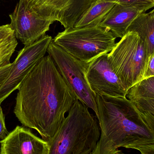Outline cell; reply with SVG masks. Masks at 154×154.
<instances>
[{
    "instance_id": "cell-9",
    "label": "cell",
    "mask_w": 154,
    "mask_h": 154,
    "mask_svg": "<svg viewBox=\"0 0 154 154\" xmlns=\"http://www.w3.org/2000/svg\"><path fill=\"white\" fill-rule=\"evenodd\" d=\"M86 77L90 87L96 94L127 98L128 91L113 71L108 54L89 63Z\"/></svg>"
},
{
    "instance_id": "cell-4",
    "label": "cell",
    "mask_w": 154,
    "mask_h": 154,
    "mask_svg": "<svg viewBox=\"0 0 154 154\" xmlns=\"http://www.w3.org/2000/svg\"><path fill=\"white\" fill-rule=\"evenodd\" d=\"M97 0H19L9 15L11 25L36 17L59 22L65 29L74 28Z\"/></svg>"
},
{
    "instance_id": "cell-22",
    "label": "cell",
    "mask_w": 154,
    "mask_h": 154,
    "mask_svg": "<svg viewBox=\"0 0 154 154\" xmlns=\"http://www.w3.org/2000/svg\"><path fill=\"white\" fill-rule=\"evenodd\" d=\"M147 1L151 3L154 5V0H147Z\"/></svg>"
},
{
    "instance_id": "cell-6",
    "label": "cell",
    "mask_w": 154,
    "mask_h": 154,
    "mask_svg": "<svg viewBox=\"0 0 154 154\" xmlns=\"http://www.w3.org/2000/svg\"><path fill=\"white\" fill-rule=\"evenodd\" d=\"M116 38L111 32L93 26L65 29L52 40L77 59L89 64L109 53L116 45Z\"/></svg>"
},
{
    "instance_id": "cell-7",
    "label": "cell",
    "mask_w": 154,
    "mask_h": 154,
    "mask_svg": "<svg viewBox=\"0 0 154 154\" xmlns=\"http://www.w3.org/2000/svg\"><path fill=\"white\" fill-rule=\"evenodd\" d=\"M47 52L77 99L92 109L97 117L96 94L90 87L86 77L88 64L82 62L65 51L53 40Z\"/></svg>"
},
{
    "instance_id": "cell-21",
    "label": "cell",
    "mask_w": 154,
    "mask_h": 154,
    "mask_svg": "<svg viewBox=\"0 0 154 154\" xmlns=\"http://www.w3.org/2000/svg\"><path fill=\"white\" fill-rule=\"evenodd\" d=\"M133 149L137 150L141 154H154V144L137 146Z\"/></svg>"
},
{
    "instance_id": "cell-14",
    "label": "cell",
    "mask_w": 154,
    "mask_h": 154,
    "mask_svg": "<svg viewBox=\"0 0 154 154\" xmlns=\"http://www.w3.org/2000/svg\"><path fill=\"white\" fill-rule=\"evenodd\" d=\"M112 2L97 1L83 15L74 28L99 26L106 15L116 5Z\"/></svg>"
},
{
    "instance_id": "cell-13",
    "label": "cell",
    "mask_w": 154,
    "mask_h": 154,
    "mask_svg": "<svg viewBox=\"0 0 154 154\" xmlns=\"http://www.w3.org/2000/svg\"><path fill=\"white\" fill-rule=\"evenodd\" d=\"M136 32L146 43L149 56L154 51V9L138 15L128 26L126 32Z\"/></svg>"
},
{
    "instance_id": "cell-17",
    "label": "cell",
    "mask_w": 154,
    "mask_h": 154,
    "mask_svg": "<svg viewBox=\"0 0 154 154\" xmlns=\"http://www.w3.org/2000/svg\"><path fill=\"white\" fill-rule=\"evenodd\" d=\"M97 1L112 2L116 4L122 5H135L141 8H144L146 11L154 7V5L147 0H97Z\"/></svg>"
},
{
    "instance_id": "cell-19",
    "label": "cell",
    "mask_w": 154,
    "mask_h": 154,
    "mask_svg": "<svg viewBox=\"0 0 154 154\" xmlns=\"http://www.w3.org/2000/svg\"><path fill=\"white\" fill-rule=\"evenodd\" d=\"M9 133L5 125V115L0 106V139H4Z\"/></svg>"
},
{
    "instance_id": "cell-8",
    "label": "cell",
    "mask_w": 154,
    "mask_h": 154,
    "mask_svg": "<svg viewBox=\"0 0 154 154\" xmlns=\"http://www.w3.org/2000/svg\"><path fill=\"white\" fill-rule=\"evenodd\" d=\"M52 40L51 36L45 35L19 51L8 76L0 87V106L13 91L18 90L25 77L45 57Z\"/></svg>"
},
{
    "instance_id": "cell-15",
    "label": "cell",
    "mask_w": 154,
    "mask_h": 154,
    "mask_svg": "<svg viewBox=\"0 0 154 154\" xmlns=\"http://www.w3.org/2000/svg\"><path fill=\"white\" fill-rule=\"evenodd\" d=\"M127 98L131 102L141 100H154V76L144 79L128 91Z\"/></svg>"
},
{
    "instance_id": "cell-1",
    "label": "cell",
    "mask_w": 154,
    "mask_h": 154,
    "mask_svg": "<svg viewBox=\"0 0 154 154\" xmlns=\"http://www.w3.org/2000/svg\"><path fill=\"white\" fill-rule=\"evenodd\" d=\"M14 113L23 126L49 143L76 98L49 55L45 56L18 89Z\"/></svg>"
},
{
    "instance_id": "cell-12",
    "label": "cell",
    "mask_w": 154,
    "mask_h": 154,
    "mask_svg": "<svg viewBox=\"0 0 154 154\" xmlns=\"http://www.w3.org/2000/svg\"><path fill=\"white\" fill-rule=\"evenodd\" d=\"M17 38L10 24L0 26V87L8 76L13 63L10 59L18 45Z\"/></svg>"
},
{
    "instance_id": "cell-16",
    "label": "cell",
    "mask_w": 154,
    "mask_h": 154,
    "mask_svg": "<svg viewBox=\"0 0 154 154\" xmlns=\"http://www.w3.org/2000/svg\"><path fill=\"white\" fill-rule=\"evenodd\" d=\"M138 119L142 122L152 134L154 136V115L148 112L142 111L130 103Z\"/></svg>"
},
{
    "instance_id": "cell-18",
    "label": "cell",
    "mask_w": 154,
    "mask_h": 154,
    "mask_svg": "<svg viewBox=\"0 0 154 154\" xmlns=\"http://www.w3.org/2000/svg\"><path fill=\"white\" fill-rule=\"evenodd\" d=\"M130 102L138 109L154 115V100H141Z\"/></svg>"
},
{
    "instance_id": "cell-10",
    "label": "cell",
    "mask_w": 154,
    "mask_h": 154,
    "mask_svg": "<svg viewBox=\"0 0 154 154\" xmlns=\"http://www.w3.org/2000/svg\"><path fill=\"white\" fill-rule=\"evenodd\" d=\"M0 144V154H48L49 152L48 142L23 126H17Z\"/></svg>"
},
{
    "instance_id": "cell-11",
    "label": "cell",
    "mask_w": 154,
    "mask_h": 154,
    "mask_svg": "<svg viewBox=\"0 0 154 154\" xmlns=\"http://www.w3.org/2000/svg\"><path fill=\"white\" fill-rule=\"evenodd\" d=\"M146 11L135 5L116 4L99 26L111 32L116 38H122L132 21Z\"/></svg>"
},
{
    "instance_id": "cell-5",
    "label": "cell",
    "mask_w": 154,
    "mask_h": 154,
    "mask_svg": "<svg viewBox=\"0 0 154 154\" xmlns=\"http://www.w3.org/2000/svg\"><path fill=\"white\" fill-rule=\"evenodd\" d=\"M149 55L145 42L129 31L108 54L111 67L127 90L144 79Z\"/></svg>"
},
{
    "instance_id": "cell-2",
    "label": "cell",
    "mask_w": 154,
    "mask_h": 154,
    "mask_svg": "<svg viewBox=\"0 0 154 154\" xmlns=\"http://www.w3.org/2000/svg\"><path fill=\"white\" fill-rule=\"evenodd\" d=\"M100 135L91 154H124L119 147L154 144V136L138 119L127 98L96 94Z\"/></svg>"
},
{
    "instance_id": "cell-3",
    "label": "cell",
    "mask_w": 154,
    "mask_h": 154,
    "mask_svg": "<svg viewBox=\"0 0 154 154\" xmlns=\"http://www.w3.org/2000/svg\"><path fill=\"white\" fill-rule=\"evenodd\" d=\"M79 100L50 142L48 154H91L100 135L97 120Z\"/></svg>"
},
{
    "instance_id": "cell-20",
    "label": "cell",
    "mask_w": 154,
    "mask_h": 154,
    "mask_svg": "<svg viewBox=\"0 0 154 154\" xmlns=\"http://www.w3.org/2000/svg\"><path fill=\"white\" fill-rule=\"evenodd\" d=\"M154 76V51L149 56L145 79Z\"/></svg>"
}]
</instances>
